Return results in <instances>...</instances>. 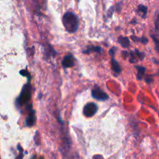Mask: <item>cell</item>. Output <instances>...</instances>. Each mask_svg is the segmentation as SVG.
<instances>
[{
	"label": "cell",
	"instance_id": "cell-15",
	"mask_svg": "<svg viewBox=\"0 0 159 159\" xmlns=\"http://www.w3.org/2000/svg\"><path fill=\"white\" fill-rule=\"evenodd\" d=\"M151 81H152V79H151V77H147L146 78V82L148 84H150L151 83Z\"/></svg>",
	"mask_w": 159,
	"mask_h": 159
},
{
	"label": "cell",
	"instance_id": "cell-11",
	"mask_svg": "<svg viewBox=\"0 0 159 159\" xmlns=\"http://www.w3.org/2000/svg\"><path fill=\"white\" fill-rule=\"evenodd\" d=\"M137 70H138V74H137V78L138 80H141L142 76H143L145 72V68L143 66H137Z\"/></svg>",
	"mask_w": 159,
	"mask_h": 159
},
{
	"label": "cell",
	"instance_id": "cell-8",
	"mask_svg": "<svg viewBox=\"0 0 159 159\" xmlns=\"http://www.w3.org/2000/svg\"><path fill=\"white\" fill-rule=\"evenodd\" d=\"M119 42L121 44V45L124 48H128L129 45V41L127 38L125 37H120L119 38Z\"/></svg>",
	"mask_w": 159,
	"mask_h": 159
},
{
	"label": "cell",
	"instance_id": "cell-6",
	"mask_svg": "<svg viewBox=\"0 0 159 159\" xmlns=\"http://www.w3.org/2000/svg\"><path fill=\"white\" fill-rule=\"evenodd\" d=\"M144 56L143 53L140 52L138 51H135L134 52L130 53V58H129V61L131 62H134L136 60H137V57H138L140 59H142Z\"/></svg>",
	"mask_w": 159,
	"mask_h": 159
},
{
	"label": "cell",
	"instance_id": "cell-2",
	"mask_svg": "<svg viewBox=\"0 0 159 159\" xmlns=\"http://www.w3.org/2000/svg\"><path fill=\"white\" fill-rule=\"evenodd\" d=\"M30 98V85L27 84L24 86L23 88L22 92H21L20 95L19 99H18V103L19 105H24V104L27 103Z\"/></svg>",
	"mask_w": 159,
	"mask_h": 159
},
{
	"label": "cell",
	"instance_id": "cell-12",
	"mask_svg": "<svg viewBox=\"0 0 159 159\" xmlns=\"http://www.w3.org/2000/svg\"><path fill=\"white\" fill-rule=\"evenodd\" d=\"M101 51V48H99V47H89V48H88V49L86 50V51H84L85 53H89L91 52H100Z\"/></svg>",
	"mask_w": 159,
	"mask_h": 159
},
{
	"label": "cell",
	"instance_id": "cell-7",
	"mask_svg": "<svg viewBox=\"0 0 159 159\" xmlns=\"http://www.w3.org/2000/svg\"><path fill=\"white\" fill-rule=\"evenodd\" d=\"M35 122V116H34V111L32 110L30 114L29 115L27 119V125L29 126H32Z\"/></svg>",
	"mask_w": 159,
	"mask_h": 159
},
{
	"label": "cell",
	"instance_id": "cell-4",
	"mask_svg": "<svg viewBox=\"0 0 159 159\" xmlns=\"http://www.w3.org/2000/svg\"><path fill=\"white\" fill-rule=\"evenodd\" d=\"M92 96L94 98L97 99L98 101H105L108 98V95L104 92L103 91L100 89V88H94L92 91Z\"/></svg>",
	"mask_w": 159,
	"mask_h": 159
},
{
	"label": "cell",
	"instance_id": "cell-9",
	"mask_svg": "<svg viewBox=\"0 0 159 159\" xmlns=\"http://www.w3.org/2000/svg\"><path fill=\"white\" fill-rule=\"evenodd\" d=\"M111 65H112V68L113 70H115V72L117 73H120V71H121V69H120V66H119V63L117 62V61H116V59H114V58H112V59H111Z\"/></svg>",
	"mask_w": 159,
	"mask_h": 159
},
{
	"label": "cell",
	"instance_id": "cell-14",
	"mask_svg": "<svg viewBox=\"0 0 159 159\" xmlns=\"http://www.w3.org/2000/svg\"><path fill=\"white\" fill-rule=\"evenodd\" d=\"M155 27L157 30H159V14H158V16H157V20H156V21H155Z\"/></svg>",
	"mask_w": 159,
	"mask_h": 159
},
{
	"label": "cell",
	"instance_id": "cell-10",
	"mask_svg": "<svg viewBox=\"0 0 159 159\" xmlns=\"http://www.w3.org/2000/svg\"><path fill=\"white\" fill-rule=\"evenodd\" d=\"M138 12L141 13L142 16L144 17V16L147 15V13H148V8L143 5H140L138 7Z\"/></svg>",
	"mask_w": 159,
	"mask_h": 159
},
{
	"label": "cell",
	"instance_id": "cell-5",
	"mask_svg": "<svg viewBox=\"0 0 159 159\" xmlns=\"http://www.w3.org/2000/svg\"><path fill=\"white\" fill-rule=\"evenodd\" d=\"M74 65V59L72 56H66L62 61V66L66 68H70Z\"/></svg>",
	"mask_w": 159,
	"mask_h": 159
},
{
	"label": "cell",
	"instance_id": "cell-3",
	"mask_svg": "<svg viewBox=\"0 0 159 159\" xmlns=\"http://www.w3.org/2000/svg\"><path fill=\"white\" fill-rule=\"evenodd\" d=\"M98 111V106L94 103H88L84 108V114L87 117H91Z\"/></svg>",
	"mask_w": 159,
	"mask_h": 159
},
{
	"label": "cell",
	"instance_id": "cell-13",
	"mask_svg": "<svg viewBox=\"0 0 159 159\" xmlns=\"http://www.w3.org/2000/svg\"><path fill=\"white\" fill-rule=\"evenodd\" d=\"M154 42H155V48L156 50L159 52V39H157V38H154Z\"/></svg>",
	"mask_w": 159,
	"mask_h": 159
},
{
	"label": "cell",
	"instance_id": "cell-1",
	"mask_svg": "<svg viewBox=\"0 0 159 159\" xmlns=\"http://www.w3.org/2000/svg\"><path fill=\"white\" fill-rule=\"evenodd\" d=\"M62 23L66 30L70 33H73L76 31L79 27V21L77 17L73 13H66L62 18Z\"/></svg>",
	"mask_w": 159,
	"mask_h": 159
}]
</instances>
